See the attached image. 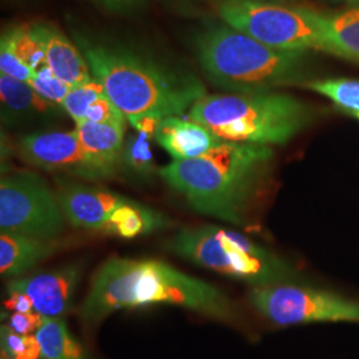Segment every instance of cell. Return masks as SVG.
Here are the masks:
<instances>
[{
  "label": "cell",
  "mask_w": 359,
  "mask_h": 359,
  "mask_svg": "<svg viewBox=\"0 0 359 359\" xmlns=\"http://www.w3.org/2000/svg\"><path fill=\"white\" fill-rule=\"evenodd\" d=\"M188 309L215 321L244 329L238 305L213 285L154 258L111 257L95 271L79 316L97 325L123 309L151 305Z\"/></svg>",
  "instance_id": "6da1fadb"
},
{
  "label": "cell",
  "mask_w": 359,
  "mask_h": 359,
  "mask_svg": "<svg viewBox=\"0 0 359 359\" xmlns=\"http://www.w3.org/2000/svg\"><path fill=\"white\" fill-rule=\"evenodd\" d=\"M74 41L93 79L132 126L144 117L182 115L206 95L205 84L191 69L144 48L81 32Z\"/></svg>",
  "instance_id": "7a4b0ae2"
},
{
  "label": "cell",
  "mask_w": 359,
  "mask_h": 359,
  "mask_svg": "<svg viewBox=\"0 0 359 359\" xmlns=\"http://www.w3.org/2000/svg\"><path fill=\"white\" fill-rule=\"evenodd\" d=\"M273 157L268 145L225 142L200 157L173 160L158 169V176L194 212L249 228L268 185Z\"/></svg>",
  "instance_id": "3957f363"
},
{
  "label": "cell",
  "mask_w": 359,
  "mask_h": 359,
  "mask_svg": "<svg viewBox=\"0 0 359 359\" xmlns=\"http://www.w3.org/2000/svg\"><path fill=\"white\" fill-rule=\"evenodd\" d=\"M193 51L206 80L231 93L270 92L309 81L310 51L274 50L224 22L203 27L193 38Z\"/></svg>",
  "instance_id": "277c9868"
},
{
  "label": "cell",
  "mask_w": 359,
  "mask_h": 359,
  "mask_svg": "<svg viewBox=\"0 0 359 359\" xmlns=\"http://www.w3.org/2000/svg\"><path fill=\"white\" fill-rule=\"evenodd\" d=\"M316 111L292 95L270 90L213 93L193 104L189 118L226 142L283 145L313 124Z\"/></svg>",
  "instance_id": "5b68a950"
},
{
  "label": "cell",
  "mask_w": 359,
  "mask_h": 359,
  "mask_svg": "<svg viewBox=\"0 0 359 359\" xmlns=\"http://www.w3.org/2000/svg\"><path fill=\"white\" fill-rule=\"evenodd\" d=\"M167 248L197 266L249 283L250 287L306 283L304 273L292 261L240 231L217 225L184 228L169 238Z\"/></svg>",
  "instance_id": "8992f818"
},
{
  "label": "cell",
  "mask_w": 359,
  "mask_h": 359,
  "mask_svg": "<svg viewBox=\"0 0 359 359\" xmlns=\"http://www.w3.org/2000/svg\"><path fill=\"white\" fill-rule=\"evenodd\" d=\"M221 22L280 51H323V18L294 3L216 0Z\"/></svg>",
  "instance_id": "52a82bcc"
},
{
  "label": "cell",
  "mask_w": 359,
  "mask_h": 359,
  "mask_svg": "<svg viewBox=\"0 0 359 359\" xmlns=\"http://www.w3.org/2000/svg\"><path fill=\"white\" fill-rule=\"evenodd\" d=\"M250 306L280 327L310 323H358L359 299L308 283L250 287Z\"/></svg>",
  "instance_id": "ba28073f"
},
{
  "label": "cell",
  "mask_w": 359,
  "mask_h": 359,
  "mask_svg": "<svg viewBox=\"0 0 359 359\" xmlns=\"http://www.w3.org/2000/svg\"><path fill=\"white\" fill-rule=\"evenodd\" d=\"M67 222L56 189L43 176L31 170L1 175L0 231L55 240Z\"/></svg>",
  "instance_id": "9c48e42d"
},
{
  "label": "cell",
  "mask_w": 359,
  "mask_h": 359,
  "mask_svg": "<svg viewBox=\"0 0 359 359\" xmlns=\"http://www.w3.org/2000/svg\"><path fill=\"white\" fill-rule=\"evenodd\" d=\"M16 151L29 167L44 172L88 182L109 180L83 149L75 130H44L25 135L16 144Z\"/></svg>",
  "instance_id": "30bf717a"
},
{
  "label": "cell",
  "mask_w": 359,
  "mask_h": 359,
  "mask_svg": "<svg viewBox=\"0 0 359 359\" xmlns=\"http://www.w3.org/2000/svg\"><path fill=\"white\" fill-rule=\"evenodd\" d=\"M83 264L63 266L13 278L6 289L23 292L32 301L34 310L43 317L62 318L74 308L77 286L81 280Z\"/></svg>",
  "instance_id": "8fae6325"
},
{
  "label": "cell",
  "mask_w": 359,
  "mask_h": 359,
  "mask_svg": "<svg viewBox=\"0 0 359 359\" xmlns=\"http://www.w3.org/2000/svg\"><path fill=\"white\" fill-rule=\"evenodd\" d=\"M56 193L68 224L77 229L103 233L109 215L130 198L68 176H55Z\"/></svg>",
  "instance_id": "7c38bea8"
},
{
  "label": "cell",
  "mask_w": 359,
  "mask_h": 359,
  "mask_svg": "<svg viewBox=\"0 0 359 359\" xmlns=\"http://www.w3.org/2000/svg\"><path fill=\"white\" fill-rule=\"evenodd\" d=\"M1 124L7 128L44 127L63 118L65 108L40 96L26 81L0 74Z\"/></svg>",
  "instance_id": "4fadbf2b"
},
{
  "label": "cell",
  "mask_w": 359,
  "mask_h": 359,
  "mask_svg": "<svg viewBox=\"0 0 359 359\" xmlns=\"http://www.w3.org/2000/svg\"><path fill=\"white\" fill-rule=\"evenodd\" d=\"M154 137L158 145L173 157V160L200 157L226 142L205 126L191 118H181L179 116L163 118L158 123Z\"/></svg>",
  "instance_id": "5bb4252c"
},
{
  "label": "cell",
  "mask_w": 359,
  "mask_h": 359,
  "mask_svg": "<svg viewBox=\"0 0 359 359\" xmlns=\"http://www.w3.org/2000/svg\"><path fill=\"white\" fill-rule=\"evenodd\" d=\"M32 28L43 46L47 65L56 76L72 88L92 80L88 63L75 41L48 23H35Z\"/></svg>",
  "instance_id": "9a60e30c"
},
{
  "label": "cell",
  "mask_w": 359,
  "mask_h": 359,
  "mask_svg": "<svg viewBox=\"0 0 359 359\" xmlns=\"http://www.w3.org/2000/svg\"><path fill=\"white\" fill-rule=\"evenodd\" d=\"M63 248L59 238L43 240L25 234L0 233V273L4 278L22 277Z\"/></svg>",
  "instance_id": "2e32d148"
},
{
  "label": "cell",
  "mask_w": 359,
  "mask_h": 359,
  "mask_svg": "<svg viewBox=\"0 0 359 359\" xmlns=\"http://www.w3.org/2000/svg\"><path fill=\"white\" fill-rule=\"evenodd\" d=\"M74 130L83 149L109 180L118 176V161L127 137V124L84 121L76 124Z\"/></svg>",
  "instance_id": "e0dca14e"
},
{
  "label": "cell",
  "mask_w": 359,
  "mask_h": 359,
  "mask_svg": "<svg viewBox=\"0 0 359 359\" xmlns=\"http://www.w3.org/2000/svg\"><path fill=\"white\" fill-rule=\"evenodd\" d=\"M172 221L149 206L130 200L116 208L105 222L103 233L121 238H135L154 231L167 229Z\"/></svg>",
  "instance_id": "ac0fdd59"
},
{
  "label": "cell",
  "mask_w": 359,
  "mask_h": 359,
  "mask_svg": "<svg viewBox=\"0 0 359 359\" xmlns=\"http://www.w3.org/2000/svg\"><path fill=\"white\" fill-rule=\"evenodd\" d=\"M323 52L359 65V6L325 13Z\"/></svg>",
  "instance_id": "d6986e66"
},
{
  "label": "cell",
  "mask_w": 359,
  "mask_h": 359,
  "mask_svg": "<svg viewBox=\"0 0 359 359\" xmlns=\"http://www.w3.org/2000/svg\"><path fill=\"white\" fill-rule=\"evenodd\" d=\"M149 135L137 132L127 135L118 161V175L132 184H149L158 169L154 165Z\"/></svg>",
  "instance_id": "ffe728a7"
},
{
  "label": "cell",
  "mask_w": 359,
  "mask_h": 359,
  "mask_svg": "<svg viewBox=\"0 0 359 359\" xmlns=\"http://www.w3.org/2000/svg\"><path fill=\"white\" fill-rule=\"evenodd\" d=\"M35 335L43 359H87L83 347L69 333L63 318L44 317Z\"/></svg>",
  "instance_id": "44dd1931"
},
{
  "label": "cell",
  "mask_w": 359,
  "mask_h": 359,
  "mask_svg": "<svg viewBox=\"0 0 359 359\" xmlns=\"http://www.w3.org/2000/svg\"><path fill=\"white\" fill-rule=\"evenodd\" d=\"M302 87L332 100L341 111L359 120V80H309Z\"/></svg>",
  "instance_id": "7402d4cb"
},
{
  "label": "cell",
  "mask_w": 359,
  "mask_h": 359,
  "mask_svg": "<svg viewBox=\"0 0 359 359\" xmlns=\"http://www.w3.org/2000/svg\"><path fill=\"white\" fill-rule=\"evenodd\" d=\"M0 40L6 41L20 57V60L31 69L36 71L47 65L43 46L32 26L11 27L3 32Z\"/></svg>",
  "instance_id": "603a6c76"
},
{
  "label": "cell",
  "mask_w": 359,
  "mask_h": 359,
  "mask_svg": "<svg viewBox=\"0 0 359 359\" xmlns=\"http://www.w3.org/2000/svg\"><path fill=\"white\" fill-rule=\"evenodd\" d=\"M103 93H105L103 84L92 77L88 83L71 88L62 107L65 108V114L75 121V124H81L86 121L90 104Z\"/></svg>",
  "instance_id": "cb8c5ba5"
},
{
  "label": "cell",
  "mask_w": 359,
  "mask_h": 359,
  "mask_svg": "<svg viewBox=\"0 0 359 359\" xmlns=\"http://www.w3.org/2000/svg\"><path fill=\"white\" fill-rule=\"evenodd\" d=\"M0 345L1 358L41 359V350L36 335L16 333L8 325H1Z\"/></svg>",
  "instance_id": "d4e9b609"
},
{
  "label": "cell",
  "mask_w": 359,
  "mask_h": 359,
  "mask_svg": "<svg viewBox=\"0 0 359 359\" xmlns=\"http://www.w3.org/2000/svg\"><path fill=\"white\" fill-rule=\"evenodd\" d=\"M27 83L36 90L40 96L59 105L63 104L65 96L72 88L63 80L56 76L48 65H44L36 69L34 76L31 77Z\"/></svg>",
  "instance_id": "484cf974"
},
{
  "label": "cell",
  "mask_w": 359,
  "mask_h": 359,
  "mask_svg": "<svg viewBox=\"0 0 359 359\" xmlns=\"http://www.w3.org/2000/svg\"><path fill=\"white\" fill-rule=\"evenodd\" d=\"M86 121L107 123V124H127L128 120L105 92L90 104Z\"/></svg>",
  "instance_id": "4316f807"
},
{
  "label": "cell",
  "mask_w": 359,
  "mask_h": 359,
  "mask_svg": "<svg viewBox=\"0 0 359 359\" xmlns=\"http://www.w3.org/2000/svg\"><path fill=\"white\" fill-rule=\"evenodd\" d=\"M0 71L7 76L26 83L35 74V71L25 65L20 57L11 50V47L3 40H0Z\"/></svg>",
  "instance_id": "83f0119b"
},
{
  "label": "cell",
  "mask_w": 359,
  "mask_h": 359,
  "mask_svg": "<svg viewBox=\"0 0 359 359\" xmlns=\"http://www.w3.org/2000/svg\"><path fill=\"white\" fill-rule=\"evenodd\" d=\"M43 316L39 314L38 311H31V313H15L13 314H6L7 323L13 332L23 334V335H29V334L36 333L39 327L43 323Z\"/></svg>",
  "instance_id": "f1b7e54d"
},
{
  "label": "cell",
  "mask_w": 359,
  "mask_h": 359,
  "mask_svg": "<svg viewBox=\"0 0 359 359\" xmlns=\"http://www.w3.org/2000/svg\"><path fill=\"white\" fill-rule=\"evenodd\" d=\"M104 11L116 15H132L139 13L147 4V0H88Z\"/></svg>",
  "instance_id": "f546056e"
},
{
  "label": "cell",
  "mask_w": 359,
  "mask_h": 359,
  "mask_svg": "<svg viewBox=\"0 0 359 359\" xmlns=\"http://www.w3.org/2000/svg\"><path fill=\"white\" fill-rule=\"evenodd\" d=\"M7 290V298L3 302V306L7 310H11L15 313H31L35 311L32 301L28 295L23 292L15 290V289H6Z\"/></svg>",
  "instance_id": "4dcf8cb0"
},
{
  "label": "cell",
  "mask_w": 359,
  "mask_h": 359,
  "mask_svg": "<svg viewBox=\"0 0 359 359\" xmlns=\"http://www.w3.org/2000/svg\"><path fill=\"white\" fill-rule=\"evenodd\" d=\"M258 1H270V3H294L297 0H258Z\"/></svg>",
  "instance_id": "1f68e13d"
},
{
  "label": "cell",
  "mask_w": 359,
  "mask_h": 359,
  "mask_svg": "<svg viewBox=\"0 0 359 359\" xmlns=\"http://www.w3.org/2000/svg\"><path fill=\"white\" fill-rule=\"evenodd\" d=\"M337 1H344V3H347V4H348V7H350V6H359V0H337Z\"/></svg>",
  "instance_id": "d6a6232c"
},
{
  "label": "cell",
  "mask_w": 359,
  "mask_h": 359,
  "mask_svg": "<svg viewBox=\"0 0 359 359\" xmlns=\"http://www.w3.org/2000/svg\"><path fill=\"white\" fill-rule=\"evenodd\" d=\"M1 359H4V358H1Z\"/></svg>",
  "instance_id": "836d02e7"
},
{
  "label": "cell",
  "mask_w": 359,
  "mask_h": 359,
  "mask_svg": "<svg viewBox=\"0 0 359 359\" xmlns=\"http://www.w3.org/2000/svg\"><path fill=\"white\" fill-rule=\"evenodd\" d=\"M41 359H43V358H41Z\"/></svg>",
  "instance_id": "e575fe53"
}]
</instances>
